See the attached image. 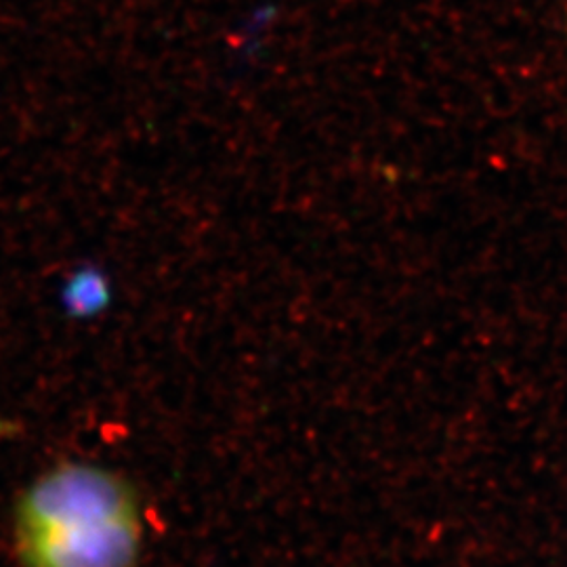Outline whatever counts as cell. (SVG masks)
I'll return each instance as SVG.
<instances>
[{"instance_id": "1", "label": "cell", "mask_w": 567, "mask_h": 567, "mask_svg": "<svg viewBox=\"0 0 567 567\" xmlns=\"http://www.w3.org/2000/svg\"><path fill=\"white\" fill-rule=\"evenodd\" d=\"M21 567H137L142 496L110 466L60 461L23 489L13 513Z\"/></svg>"}, {"instance_id": "2", "label": "cell", "mask_w": 567, "mask_h": 567, "mask_svg": "<svg viewBox=\"0 0 567 567\" xmlns=\"http://www.w3.org/2000/svg\"><path fill=\"white\" fill-rule=\"evenodd\" d=\"M107 295V286L102 274L93 269H84L68 286V299L74 301L76 307L84 309L86 305H100Z\"/></svg>"}]
</instances>
